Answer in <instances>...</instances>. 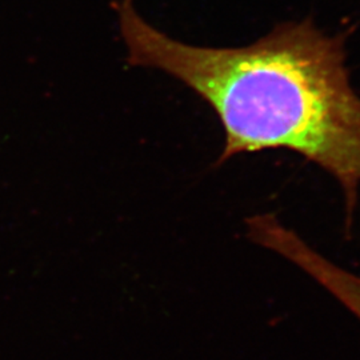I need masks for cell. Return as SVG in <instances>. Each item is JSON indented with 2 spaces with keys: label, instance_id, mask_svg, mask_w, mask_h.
I'll list each match as a JSON object with an SVG mask.
<instances>
[{
  "label": "cell",
  "instance_id": "1",
  "mask_svg": "<svg viewBox=\"0 0 360 360\" xmlns=\"http://www.w3.org/2000/svg\"><path fill=\"white\" fill-rule=\"evenodd\" d=\"M127 63L163 71L211 105L224 131L219 163L288 150L334 178L351 226L360 196V96L345 41L311 20L282 23L238 49L186 44L151 26L134 0H114Z\"/></svg>",
  "mask_w": 360,
  "mask_h": 360
}]
</instances>
